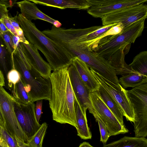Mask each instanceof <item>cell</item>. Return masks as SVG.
I'll return each instance as SVG.
<instances>
[{"instance_id":"f35d334b","label":"cell","mask_w":147,"mask_h":147,"mask_svg":"<svg viewBox=\"0 0 147 147\" xmlns=\"http://www.w3.org/2000/svg\"><path fill=\"white\" fill-rule=\"evenodd\" d=\"M26 147H31L28 145L26 144Z\"/></svg>"},{"instance_id":"836d02e7","label":"cell","mask_w":147,"mask_h":147,"mask_svg":"<svg viewBox=\"0 0 147 147\" xmlns=\"http://www.w3.org/2000/svg\"><path fill=\"white\" fill-rule=\"evenodd\" d=\"M14 136L16 140L18 147H26V143L19 139L16 136Z\"/></svg>"},{"instance_id":"83f0119b","label":"cell","mask_w":147,"mask_h":147,"mask_svg":"<svg viewBox=\"0 0 147 147\" xmlns=\"http://www.w3.org/2000/svg\"><path fill=\"white\" fill-rule=\"evenodd\" d=\"M7 48L0 37V64L6 73L7 71L6 65Z\"/></svg>"},{"instance_id":"5bb4252c","label":"cell","mask_w":147,"mask_h":147,"mask_svg":"<svg viewBox=\"0 0 147 147\" xmlns=\"http://www.w3.org/2000/svg\"><path fill=\"white\" fill-rule=\"evenodd\" d=\"M16 3L20 9L21 14L30 21L40 19L49 22L57 28L60 27L62 25L59 21L53 19L43 13L35 3L29 0H24L17 2Z\"/></svg>"},{"instance_id":"4dcf8cb0","label":"cell","mask_w":147,"mask_h":147,"mask_svg":"<svg viewBox=\"0 0 147 147\" xmlns=\"http://www.w3.org/2000/svg\"><path fill=\"white\" fill-rule=\"evenodd\" d=\"M42 100H39L36 101L35 105V115L36 120L38 123L41 116L42 113Z\"/></svg>"},{"instance_id":"3957f363","label":"cell","mask_w":147,"mask_h":147,"mask_svg":"<svg viewBox=\"0 0 147 147\" xmlns=\"http://www.w3.org/2000/svg\"><path fill=\"white\" fill-rule=\"evenodd\" d=\"M18 20L26 40L45 57L52 70L56 71L69 67L72 63V55L59 45L39 30L35 24L21 13Z\"/></svg>"},{"instance_id":"603a6c76","label":"cell","mask_w":147,"mask_h":147,"mask_svg":"<svg viewBox=\"0 0 147 147\" xmlns=\"http://www.w3.org/2000/svg\"><path fill=\"white\" fill-rule=\"evenodd\" d=\"M47 128L46 123H42L39 129L26 144L31 147H42L43 139Z\"/></svg>"},{"instance_id":"2e32d148","label":"cell","mask_w":147,"mask_h":147,"mask_svg":"<svg viewBox=\"0 0 147 147\" xmlns=\"http://www.w3.org/2000/svg\"><path fill=\"white\" fill-rule=\"evenodd\" d=\"M72 63L78 71L81 78L91 92L97 91L100 84L94 77L89 67L78 57L73 58Z\"/></svg>"},{"instance_id":"9a60e30c","label":"cell","mask_w":147,"mask_h":147,"mask_svg":"<svg viewBox=\"0 0 147 147\" xmlns=\"http://www.w3.org/2000/svg\"><path fill=\"white\" fill-rule=\"evenodd\" d=\"M35 4L57 8L61 9L72 8L88 9L90 5L88 0H29Z\"/></svg>"},{"instance_id":"277c9868","label":"cell","mask_w":147,"mask_h":147,"mask_svg":"<svg viewBox=\"0 0 147 147\" xmlns=\"http://www.w3.org/2000/svg\"><path fill=\"white\" fill-rule=\"evenodd\" d=\"M11 56L13 68H15L20 74L32 102L43 100H49L51 93L50 79L42 78L32 67L31 70L28 69L14 51Z\"/></svg>"},{"instance_id":"cb8c5ba5","label":"cell","mask_w":147,"mask_h":147,"mask_svg":"<svg viewBox=\"0 0 147 147\" xmlns=\"http://www.w3.org/2000/svg\"><path fill=\"white\" fill-rule=\"evenodd\" d=\"M0 37L3 40L7 51L12 55L16 49L12 41L11 33L9 31L0 32Z\"/></svg>"},{"instance_id":"d6a6232c","label":"cell","mask_w":147,"mask_h":147,"mask_svg":"<svg viewBox=\"0 0 147 147\" xmlns=\"http://www.w3.org/2000/svg\"><path fill=\"white\" fill-rule=\"evenodd\" d=\"M11 37L13 45L16 49L19 43L21 42V41L19 37L15 36L12 33Z\"/></svg>"},{"instance_id":"8992f818","label":"cell","mask_w":147,"mask_h":147,"mask_svg":"<svg viewBox=\"0 0 147 147\" xmlns=\"http://www.w3.org/2000/svg\"><path fill=\"white\" fill-rule=\"evenodd\" d=\"M90 70L99 84L115 100L127 121L134 122L133 109L126 93L121 85H117L101 76L91 69Z\"/></svg>"},{"instance_id":"8fae6325","label":"cell","mask_w":147,"mask_h":147,"mask_svg":"<svg viewBox=\"0 0 147 147\" xmlns=\"http://www.w3.org/2000/svg\"><path fill=\"white\" fill-rule=\"evenodd\" d=\"M35 105L34 102L27 105L22 104L17 102L15 100L13 103L14 110L18 121L28 136L29 140L41 125L36 119Z\"/></svg>"},{"instance_id":"d590c367","label":"cell","mask_w":147,"mask_h":147,"mask_svg":"<svg viewBox=\"0 0 147 147\" xmlns=\"http://www.w3.org/2000/svg\"><path fill=\"white\" fill-rule=\"evenodd\" d=\"M0 124L4 126H7V125L4 118L0 108Z\"/></svg>"},{"instance_id":"7a4b0ae2","label":"cell","mask_w":147,"mask_h":147,"mask_svg":"<svg viewBox=\"0 0 147 147\" xmlns=\"http://www.w3.org/2000/svg\"><path fill=\"white\" fill-rule=\"evenodd\" d=\"M68 67L51 73L49 79L51 93L49 101L53 120L60 123L70 124L76 129V96L69 75Z\"/></svg>"},{"instance_id":"f1b7e54d","label":"cell","mask_w":147,"mask_h":147,"mask_svg":"<svg viewBox=\"0 0 147 147\" xmlns=\"http://www.w3.org/2000/svg\"><path fill=\"white\" fill-rule=\"evenodd\" d=\"M10 1H0V20L4 17L8 16V8L11 7L13 4Z\"/></svg>"},{"instance_id":"7402d4cb","label":"cell","mask_w":147,"mask_h":147,"mask_svg":"<svg viewBox=\"0 0 147 147\" xmlns=\"http://www.w3.org/2000/svg\"><path fill=\"white\" fill-rule=\"evenodd\" d=\"M129 65L134 72L147 76V51H142L133 59Z\"/></svg>"},{"instance_id":"30bf717a","label":"cell","mask_w":147,"mask_h":147,"mask_svg":"<svg viewBox=\"0 0 147 147\" xmlns=\"http://www.w3.org/2000/svg\"><path fill=\"white\" fill-rule=\"evenodd\" d=\"M90 5L87 13L101 19L123 8L147 2V0H88Z\"/></svg>"},{"instance_id":"8d00e7d4","label":"cell","mask_w":147,"mask_h":147,"mask_svg":"<svg viewBox=\"0 0 147 147\" xmlns=\"http://www.w3.org/2000/svg\"><path fill=\"white\" fill-rule=\"evenodd\" d=\"M5 85V79L3 74L0 69V86H3Z\"/></svg>"},{"instance_id":"7c38bea8","label":"cell","mask_w":147,"mask_h":147,"mask_svg":"<svg viewBox=\"0 0 147 147\" xmlns=\"http://www.w3.org/2000/svg\"><path fill=\"white\" fill-rule=\"evenodd\" d=\"M68 70L74 92L79 104L94 116L97 115L90 98L91 92L72 63L68 67Z\"/></svg>"},{"instance_id":"ffe728a7","label":"cell","mask_w":147,"mask_h":147,"mask_svg":"<svg viewBox=\"0 0 147 147\" xmlns=\"http://www.w3.org/2000/svg\"><path fill=\"white\" fill-rule=\"evenodd\" d=\"M119 83L125 89L128 87L133 88L147 83V76L136 72H130L119 78Z\"/></svg>"},{"instance_id":"1f68e13d","label":"cell","mask_w":147,"mask_h":147,"mask_svg":"<svg viewBox=\"0 0 147 147\" xmlns=\"http://www.w3.org/2000/svg\"><path fill=\"white\" fill-rule=\"evenodd\" d=\"M18 16H16L14 17H9V19L11 25L15 28L16 30L20 29L21 28L18 23Z\"/></svg>"},{"instance_id":"6da1fadb","label":"cell","mask_w":147,"mask_h":147,"mask_svg":"<svg viewBox=\"0 0 147 147\" xmlns=\"http://www.w3.org/2000/svg\"><path fill=\"white\" fill-rule=\"evenodd\" d=\"M146 18L142 19L123 28L119 33L100 39L91 46L90 51L107 60L114 68L117 75L128 71V65L125 61L131 43L141 36Z\"/></svg>"},{"instance_id":"4316f807","label":"cell","mask_w":147,"mask_h":147,"mask_svg":"<svg viewBox=\"0 0 147 147\" xmlns=\"http://www.w3.org/2000/svg\"><path fill=\"white\" fill-rule=\"evenodd\" d=\"M19 58L22 61L26 67L31 70L32 67L29 63L25 49L22 42H20L14 51Z\"/></svg>"},{"instance_id":"44dd1931","label":"cell","mask_w":147,"mask_h":147,"mask_svg":"<svg viewBox=\"0 0 147 147\" xmlns=\"http://www.w3.org/2000/svg\"><path fill=\"white\" fill-rule=\"evenodd\" d=\"M12 96L18 102L27 105L32 102L28 92L21 78L16 85L10 89Z\"/></svg>"},{"instance_id":"f546056e","label":"cell","mask_w":147,"mask_h":147,"mask_svg":"<svg viewBox=\"0 0 147 147\" xmlns=\"http://www.w3.org/2000/svg\"><path fill=\"white\" fill-rule=\"evenodd\" d=\"M9 17L8 16H6L4 17L1 19L8 30L14 35L18 36L16 30L11 24L9 20Z\"/></svg>"},{"instance_id":"74e56055","label":"cell","mask_w":147,"mask_h":147,"mask_svg":"<svg viewBox=\"0 0 147 147\" xmlns=\"http://www.w3.org/2000/svg\"><path fill=\"white\" fill-rule=\"evenodd\" d=\"M79 147H94L91 145L89 143L84 142L81 143Z\"/></svg>"},{"instance_id":"52a82bcc","label":"cell","mask_w":147,"mask_h":147,"mask_svg":"<svg viewBox=\"0 0 147 147\" xmlns=\"http://www.w3.org/2000/svg\"><path fill=\"white\" fill-rule=\"evenodd\" d=\"M147 6L144 3L126 7L102 18V25L121 24L124 28L143 18H147Z\"/></svg>"},{"instance_id":"ba28073f","label":"cell","mask_w":147,"mask_h":147,"mask_svg":"<svg viewBox=\"0 0 147 147\" xmlns=\"http://www.w3.org/2000/svg\"><path fill=\"white\" fill-rule=\"evenodd\" d=\"M14 97L0 86V108L5 122L14 136L27 144L29 138L17 119L14 109Z\"/></svg>"},{"instance_id":"e0dca14e","label":"cell","mask_w":147,"mask_h":147,"mask_svg":"<svg viewBox=\"0 0 147 147\" xmlns=\"http://www.w3.org/2000/svg\"><path fill=\"white\" fill-rule=\"evenodd\" d=\"M75 107L78 125L76 129L77 135L83 139H91L92 133L88 125L86 116L87 109L84 108L80 105L76 97Z\"/></svg>"},{"instance_id":"4fadbf2b","label":"cell","mask_w":147,"mask_h":147,"mask_svg":"<svg viewBox=\"0 0 147 147\" xmlns=\"http://www.w3.org/2000/svg\"><path fill=\"white\" fill-rule=\"evenodd\" d=\"M22 43L29 64L45 79H49L52 69L49 63L45 61L40 55L38 50L29 42Z\"/></svg>"},{"instance_id":"d4e9b609","label":"cell","mask_w":147,"mask_h":147,"mask_svg":"<svg viewBox=\"0 0 147 147\" xmlns=\"http://www.w3.org/2000/svg\"><path fill=\"white\" fill-rule=\"evenodd\" d=\"M8 86L10 89L19 81L21 76L19 72L15 68H12L7 74Z\"/></svg>"},{"instance_id":"5b68a950","label":"cell","mask_w":147,"mask_h":147,"mask_svg":"<svg viewBox=\"0 0 147 147\" xmlns=\"http://www.w3.org/2000/svg\"><path fill=\"white\" fill-rule=\"evenodd\" d=\"M134 114L135 137L147 136V83L126 90Z\"/></svg>"},{"instance_id":"e575fe53","label":"cell","mask_w":147,"mask_h":147,"mask_svg":"<svg viewBox=\"0 0 147 147\" xmlns=\"http://www.w3.org/2000/svg\"><path fill=\"white\" fill-rule=\"evenodd\" d=\"M9 31L1 19L0 20V32Z\"/></svg>"},{"instance_id":"484cf974","label":"cell","mask_w":147,"mask_h":147,"mask_svg":"<svg viewBox=\"0 0 147 147\" xmlns=\"http://www.w3.org/2000/svg\"><path fill=\"white\" fill-rule=\"evenodd\" d=\"M94 117L96 121L98 122L99 125L100 134V141L104 144H106L109 137L106 126L97 115L95 116Z\"/></svg>"},{"instance_id":"ac0fdd59","label":"cell","mask_w":147,"mask_h":147,"mask_svg":"<svg viewBox=\"0 0 147 147\" xmlns=\"http://www.w3.org/2000/svg\"><path fill=\"white\" fill-rule=\"evenodd\" d=\"M96 92L120 123L123 126H125L123 122V115L122 112L117 103L109 93L100 84L98 90Z\"/></svg>"},{"instance_id":"9c48e42d","label":"cell","mask_w":147,"mask_h":147,"mask_svg":"<svg viewBox=\"0 0 147 147\" xmlns=\"http://www.w3.org/2000/svg\"><path fill=\"white\" fill-rule=\"evenodd\" d=\"M90 98L97 115L105 125L109 137L129 132L125 126L120 123L96 92L90 93Z\"/></svg>"},{"instance_id":"d6986e66","label":"cell","mask_w":147,"mask_h":147,"mask_svg":"<svg viewBox=\"0 0 147 147\" xmlns=\"http://www.w3.org/2000/svg\"><path fill=\"white\" fill-rule=\"evenodd\" d=\"M102 147H147V139L145 138L125 136L119 140Z\"/></svg>"}]
</instances>
